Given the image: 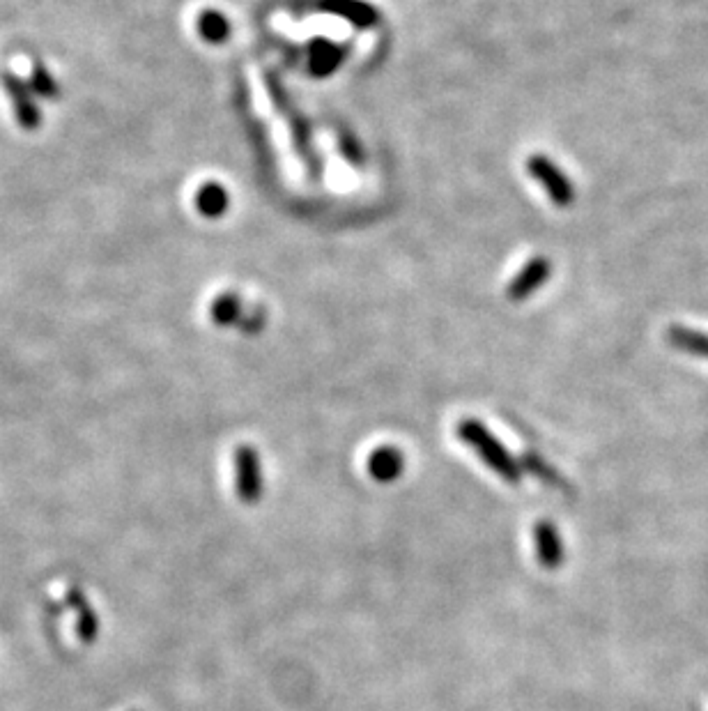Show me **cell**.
<instances>
[{
    "instance_id": "1",
    "label": "cell",
    "mask_w": 708,
    "mask_h": 711,
    "mask_svg": "<svg viewBox=\"0 0 708 711\" xmlns=\"http://www.w3.org/2000/svg\"><path fill=\"white\" fill-rule=\"evenodd\" d=\"M458 438L463 440L467 447H472L476 456H479L499 479L509 481V484H518L522 479L520 465L511 456V451L506 449L479 419H463V422L458 424Z\"/></svg>"
},
{
    "instance_id": "6",
    "label": "cell",
    "mask_w": 708,
    "mask_h": 711,
    "mask_svg": "<svg viewBox=\"0 0 708 711\" xmlns=\"http://www.w3.org/2000/svg\"><path fill=\"white\" fill-rule=\"evenodd\" d=\"M368 474L380 484H391L396 481L405 470V456L403 451L396 447H377L371 456H368Z\"/></svg>"
},
{
    "instance_id": "12",
    "label": "cell",
    "mask_w": 708,
    "mask_h": 711,
    "mask_svg": "<svg viewBox=\"0 0 708 711\" xmlns=\"http://www.w3.org/2000/svg\"><path fill=\"white\" fill-rule=\"evenodd\" d=\"M669 341L674 343L679 350H686L690 355H699L708 359V336L699 334L695 330H688V327L674 325L669 330Z\"/></svg>"
},
{
    "instance_id": "10",
    "label": "cell",
    "mask_w": 708,
    "mask_h": 711,
    "mask_svg": "<svg viewBox=\"0 0 708 711\" xmlns=\"http://www.w3.org/2000/svg\"><path fill=\"white\" fill-rule=\"evenodd\" d=\"M69 603H72V608L76 610V615H79V624H76V631H79V636L83 640L92 642L97 638V633H99V617H97V613L92 610V606L88 603L86 596H83L81 592H76V590L69 592Z\"/></svg>"
},
{
    "instance_id": "9",
    "label": "cell",
    "mask_w": 708,
    "mask_h": 711,
    "mask_svg": "<svg viewBox=\"0 0 708 711\" xmlns=\"http://www.w3.org/2000/svg\"><path fill=\"white\" fill-rule=\"evenodd\" d=\"M228 203H230L228 191L221 185H217V182H207V185L200 187L196 196V205L200 214H205V217L210 219L221 217V214L228 210Z\"/></svg>"
},
{
    "instance_id": "8",
    "label": "cell",
    "mask_w": 708,
    "mask_h": 711,
    "mask_svg": "<svg viewBox=\"0 0 708 711\" xmlns=\"http://www.w3.org/2000/svg\"><path fill=\"white\" fill-rule=\"evenodd\" d=\"M343 58H345V49L336 47V44H332V42L318 40V42L311 44L309 65H311V72L315 76L332 74L336 67L343 63Z\"/></svg>"
},
{
    "instance_id": "4",
    "label": "cell",
    "mask_w": 708,
    "mask_h": 711,
    "mask_svg": "<svg viewBox=\"0 0 708 711\" xmlns=\"http://www.w3.org/2000/svg\"><path fill=\"white\" fill-rule=\"evenodd\" d=\"M550 272H552L550 261H545V258L538 256V258H534V261H529L511 281L509 297L513 302L527 300V297L534 295L536 290L550 279Z\"/></svg>"
},
{
    "instance_id": "13",
    "label": "cell",
    "mask_w": 708,
    "mask_h": 711,
    "mask_svg": "<svg viewBox=\"0 0 708 711\" xmlns=\"http://www.w3.org/2000/svg\"><path fill=\"white\" fill-rule=\"evenodd\" d=\"M237 313H240V302H237L235 295H221L212 304V318L219 325L235 323Z\"/></svg>"
},
{
    "instance_id": "7",
    "label": "cell",
    "mask_w": 708,
    "mask_h": 711,
    "mask_svg": "<svg viewBox=\"0 0 708 711\" xmlns=\"http://www.w3.org/2000/svg\"><path fill=\"white\" fill-rule=\"evenodd\" d=\"M534 541H536V555L545 569L559 567L564 560V544H561L559 532L554 530V525L548 521L536 523L534 527Z\"/></svg>"
},
{
    "instance_id": "2",
    "label": "cell",
    "mask_w": 708,
    "mask_h": 711,
    "mask_svg": "<svg viewBox=\"0 0 708 711\" xmlns=\"http://www.w3.org/2000/svg\"><path fill=\"white\" fill-rule=\"evenodd\" d=\"M527 168L538 185L545 189V194L550 196V201L557 205V208H568L575 198V189L568 180V175L561 171V168L552 162L550 157L545 155H534L529 157Z\"/></svg>"
},
{
    "instance_id": "3",
    "label": "cell",
    "mask_w": 708,
    "mask_h": 711,
    "mask_svg": "<svg viewBox=\"0 0 708 711\" xmlns=\"http://www.w3.org/2000/svg\"><path fill=\"white\" fill-rule=\"evenodd\" d=\"M235 488L237 498L244 504H256L263 498V470H260V456L253 447H240L235 451Z\"/></svg>"
},
{
    "instance_id": "11",
    "label": "cell",
    "mask_w": 708,
    "mask_h": 711,
    "mask_svg": "<svg viewBox=\"0 0 708 711\" xmlns=\"http://www.w3.org/2000/svg\"><path fill=\"white\" fill-rule=\"evenodd\" d=\"M198 33H200V37H203L205 42L221 44V42L228 40L230 24H228V19L223 17L221 12H217V10H205V12L198 17Z\"/></svg>"
},
{
    "instance_id": "5",
    "label": "cell",
    "mask_w": 708,
    "mask_h": 711,
    "mask_svg": "<svg viewBox=\"0 0 708 711\" xmlns=\"http://www.w3.org/2000/svg\"><path fill=\"white\" fill-rule=\"evenodd\" d=\"M320 7L329 14L343 17L357 28H371L380 19V12L373 5L364 3V0H320Z\"/></svg>"
}]
</instances>
